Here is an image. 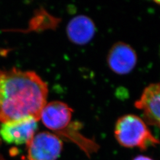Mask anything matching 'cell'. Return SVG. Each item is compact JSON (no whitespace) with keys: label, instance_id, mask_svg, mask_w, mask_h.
<instances>
[{"label":"cell","instance_id":"5b68a950","mask_svg":"<svg viewBox=\"0 0 160 160\" xmlns=\"http://www.w3.org/2000/svg\"><path fill=\"white\" fill-rule=\"evenodd\" d=\"M138 57L134 49L129 44L119 42L114 43L107 57L109 68L118 75L130 73L137 65Z\"/></svg>","mask_w":160,"mask_h":160},{"label":"cell","instance_id":"7a4b0ae2","mask_svg":"<svg viewBox=\"0 0 160 160\" xmlns=\"http://www.w3.org/2000/svg\"><path fill=\"white\" fill-rule=\"evenodd\" d=\"M114 137L122 147L147 150L155 147L160 141L155 137L145 120L138 116L125 114L116 122Z\"/></svg>","mask_w":160,"mask_h":160},{"label":"cell","instance_id":"7c38bea8","mask_svg":"<svg viewBox=\"0 0 160 160\" xmlns=\"http://www.w3.org/2000/svg\"><path fill=\"white\" fill-rule=\"evenodd\" d=\"M1 138H0V144H1Z\"/></svg>","mask_w":160,"mask_h":160},{"label":"cell","instance_id":"277c9868","mask_svg":"<svg viewBox=\"0 0 160 160\" xmlns=\"http://www.w3.org/2000/svg\"><path fill=\"white\" fill-rule=\"evenodd\" d=\"M38 129V120L29 116L18 120L2 123L0 138L7 143L28 145Z\"/></svg>","mask_w":160,"mask_h":160},{"label":"cell","instance_id":"6da1fadb","mask_svg":"<svg viewBox=\"0 0 160 160\" xmlns=\"http://www.w3.org/2000/svg\"><path fill=\"white\" fill-rule=\"evenodd\" d=\"M48 93L46 82L34 72L15 68L0 71V122L29 116L38 121Z\"/></svg>","mask_w":160,"mask_h":160},{"label":"cell","instance_id":"8992f818","mask_svg":"<svg viewBox=\"0 0 160 160\" xmlns=\"http://www.w3.org/2000/svg\"><path fill=\"white\" fill-rule=\"evenodd\" d=\"M135 106L142 112L148 124L160 128V82L147 86Z\"/></svg>","mask_w":160,"mask_h":160},{"label":"cell","instance_id":"30bf717a","mask_svg":"<svg viewBox=\"0 0 160 160\" xmlns=\"http://www.w3.org/2000/svg\"><path fill=\"white\" fill-rule=\"evenodd\" d=\"M0 160H6L0 154Z\"/></svg>","mask_w":160,"mask_h":160},{"label":"cell","instance_id":"9c48e42d","mask_svg":"<svg viewBox=\"0 0 160 160\" xmlns=\"http://www.w3.org/2000/svg\"><path fill=\"white\" fill-rule=\"evenodd\" d=\"M132 160H154L152 159V158L146 156V155H139L136 156L135 158Z\"/></svg>","mask_w":160,"mask_h":160},{"label":"cell","instance_id":"3957f363","mask_svg":"<svg viewBox=\"0 0 160 160\" xmlns=\"http://www.w3.org/2000/svg\"><path fill=\"white\" fill-rule=\"evenodd\" d=\"M29 160H57L63 148V143L56 135L42 132L34 135L27 145Z\"/></svg>","mask_w":160,"mask_h":160},{"label":"cell","instance_id":"52a82bcc","mask_svg":"<svg viewBox=\"0 0 160 160\" xmlns=\"http://www.w3.org/2000/svg\"><path fill=\"white\" fill-rule=\"evenodd\" d=\"M72 112L73 110L66 103L53 101L46 103L40 119L44 125L52 131L63 132L71 123Z\"/></svg>","mask_w":160,"mask_h":160},{"label":"cell","instance_id":"8fae6325","mask_svg":"<svg viewBox=\"0 0 160 160\" xmlns=\"http://www.w3.org/2000/svg\"><path fill=\"white\" fill-rule=\"evenodd\" d=\"M155 2L157 3L158 5H160V1H155Z\"/></svg>","mask_w":160,"mask_h":160},{"label":"cell","instance_id":"ba28073f","mask_svg":"<svg viewBox=\"0 0 160 160\" xmlns=\"http://www.w3.org/2000/svg\"><path fill=\"white\" fill-rule=\"evenodd\" d=\"M67 32L71 42L78 45H85L94 38L96 28L90 17L79 15L69 22Z\"/></svg>","mask_w":160,"mask_h":160}]
</instances>
